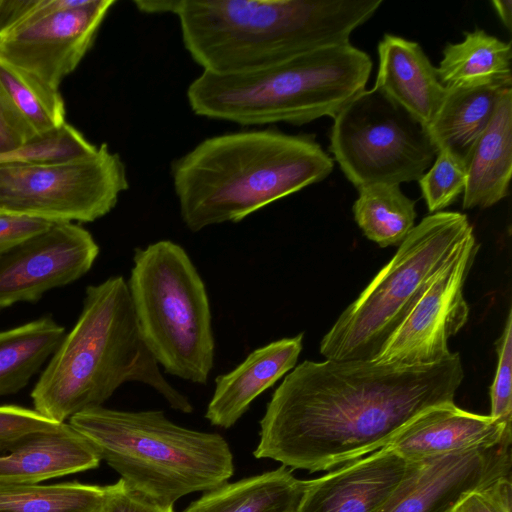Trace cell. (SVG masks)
<instances>
[{"instance_id":"10","label":"cell","mask_w":512,"mask_h":512,"mask_svg":"<svg viewBox=\"0 0 512 512\" xmlns=\"http://www.w3.org/2000/svg\"><path fill=\"white\" fill-rule=\"evenodd\" d=\"M128 187L123 160L103 143L68 162L0 165V213L50 223L93 222L108 214Z\"/></svg>"},{"instance_id":"7","label":"cell","mask_w":512,"mask_h":512,"mask_svg":"<svg viewBox=\"0 0 512 512\" xmlns=\"http://www.w3.org/2000/svg\"><path fill=\"white\" fill-rule=\"evenodd\" d=\"M145 345L166 373L206 384L215 340L205 284L183 247L160 240L137 248L127 281Z\"/></svg>"},{"instance_id":"2","label":"cell","mask_w":512,"mask_h":512,"mask_svg":"<svg viewBox=\"0 0 512 512\" xmlns=\"http://www.w3.org/2000/svg\"><path fill=\"white\" fill-rule=\"evenodd\" d=\"M382 0H172L182 41L203 71L232 74L260 69L294 55L350 42Z\"/></svg>"},{"instance_id":"3","label":"cell","mask_w":512,"mask_h":512,"mask_svg":"<svg viewBox=\"0 0 512 512\" xmlns=\"http://www.w3.org/2000/svg\"><path fill=\"white\" fill-rule=\"evenodd\" d=\"M333 159L309 135L246 130L206 138L175 160L181 219L192 232L237 223L325 179Z\"/></svg>"},{"instance_id":"28","label":"cell","mask_w":512,"mask_h":512,"mask_svg":"<svg viewBox=\"0 0 512 512\" xmlns=\"http://www.w3.org/2000/svg\"><path fill=\"white\" fill-rule=\"evenodd\" d=\"M418 181L429 212H440L464 192L465 161L447 149H440L428 171Z\"/></svg>"},{"instance_id":"33","label":"cell","mask_w":512,"mask_h":512,"mask_svg":"<svg viewBox=\"0 0 512 512\" xmlns=\"http://www.w3.org/2000/svg\"><path fill=\"white\" fill-rule=\"evenodd\" d=\"M61 423L54 422L34 409L17 405L0 406V443L22 434L54 428Z\"/></svg>"},{"instance_id":"27","label":"cell","mask_w":512,"mask_h":512,"mask_svg":"<svg viewBox=\"0 0 512 512\" xmlns=\"http://www.w3.org/2000/svg\"><path fill=\"white\" fill-rule=\"evenodd\" d=\"M105 486L77 481L50 485L0 483V512H94Z\"/></svg>"},{"instance_id":"29","label":"cell","mask_w":512,"mask_h":512,"mask_svg":"<svg viewBox=\"0 0 512 512\" xmlns=\"http://www.w3.org/2000/svg\"><path fill=\"white\" fill-rule=\"evenodd\" d=\"M498 363L490 387L491 412L495 421L512 427V311L509 309L504 329L496 341Z\"/></svg>"},{"instance_id":"32","label":"cell","mask_w":512,"mask_h":512,"mask_svg":"<svg viewBox=\"0 0 512 512\" xmlns=\"http://www.w3.org/2000/svg\"><path fill=\"white\" fill-rule=\"evenodd\" d=\"M105 495L94 512H174L173 506H164L131 489L120 478L105 486Z\"/></svg>"},{"instance_id":"21","label":"cell","mask_w":512,"mask_h":512,"mask_svg":"<svg viewBox=\"0 0 512 512\" xmlns=\"http://www.w3.org/2000/svg\"><path fill=\"white\" fill-rule=\"evenodd\" d=\"M445 88L443 99L426 131L437 151L447 149L465 161L490 123L502 96L512 89V84Z\"/></svg>"},{"instance_id":"19","label":"cell","mask_w":512,"mask_h":512,"mask_svg":"<svg viewBox=\"0 0 512 512\" xmlns=\"http://www.w3.org/2000/svg\"><path fill=\"white\" fill-rule=\"evenodd\" d=\"M379 67L374 88L406 110L425 129L431 123L446 88L422 47L414 41L385 34L378 44Z\"/></svg>"},{"instance_id":"17","label":"cell","mask_w":512,"mask_h":512,"mask_svg":"<svg viewBox=\"0 0 512 512\" xmlns=\"http://www.w3.org/2000/svg\"><path fill=\"white\" fill-rule=\"evenodd\" d=\"M512 434L489 415L459 408L455 402L430 407L407 423L387 445L407 462L499 442Z\"/></svg>"},{"instance_id":"36","label":"cell","mask_w":512,"mask_h":512,"mask_svg":"<svg viewBox=\"0 0 512 512\" xmlns=\"http://www.w3.org/2000/svg\"><path fill=\"white\" fill-rule=\"evenodd\" d=\"M492 5L498 14L501 22L511 31L512 28V2L511 0H493Z\"/></svg>"},{"instance_id":"24","label":"cell","mask_w":512,"mask_h":512,"mask_svg":"<svg viewBox=\"0 0 512 512\" xmlns=\"http://www.w3.org/2000/svg\"><path fill=\"white\" fill-rule=\"evenodd\" d=\"M64 336V327L50 316L0 331V397L24 388Z\"/></svg>"},{"instance_id":"23","label":"cell","mask_w":512,"mask_h":512,"mask_svg":"<svg viewBox=\"0 0 512 512\" xmlns=\"http://www.w3.org/2000/svg\"><path fill=\"white\" fill-rule=\"evenodd\" d=\"M511 44L483 29L464 33L459 43H448L436 68L444 87L512 84Z\"/></svg>"},{"instance_id":"15","label":"cell","mask_w":512,"mask_h":512,"mask_svg":"<svg viewBox=\"0 0 512 512\" xmlns=\"http://www.w3.org/2000/svg\"><path fill=\"white\" fill-rule=\"evenodd\" d=\"M408 462L389 446L305 481L296 512H378L401 482Z\"/></svg>"},{"instance_id":"26","label":"cell","mask_w":512,"mask_h":512,"mask_svg":"<svg viewBox=\"0 0 512 512\" xmlns=\"http://www.w3.org/2000/svg\"><path fill=\"white\" fill-rule=\"evenodd\" d=\"M352 211L364 235L380 247L400 245L415 226V201L394 184L358 188Z\"/></svg>"},{"instance_id":"16","label":"cell","mask_w":512,"mask_h":512,"mask_svg":"<svg viewBox=\"0 0 512 512\" xmlns=\"http://www.w3.org/2000/svg\"><path fill=\"white\" fill-rule=\"evenodd\" d=\"M100 462L91 443L64 422L0 443V483L39 484L95 469Z\"/></svg>"},{"instance_id":"35","label":"cell","mask_w":512,"mask_h":512,"mask_svg":"<svg viewBox=\"0 0 512 512\" xmlns=\"http://www.w3.org/2000/svg\"><path fill=\"white\" fill-rule=\"evenodd\" d=\"M29 137L0 94V154L18 149Z\"/></svg>"},{"instance_id":"6","label":"cell","mask_w":512,"mask_h":512,"mask_svg":"<svg viewBox=\"0 0 512 512\" xmlns=\"http://www.w3.org/2000/svg\"><path fill=\"white\" fill-rule=\"evenodd\" d=\"M69 424L128 487L164 506L214 489L234 473L233 454L223 436L177 425L161 410L98 406L75 414Z\"/></svg>"},{"instance_id":"5","label":"cell","mask_w":512,"mask_h":512,"mask_svg":"<svg viewBox=\"0 0 512 512\" xmlns=\"http://www.w3.org/2000/svg\"><path fill=\"white\" fill-rule=\"evenodd\" d=\"M371 71L370 56L349 42L245 72L202 71L188 86L187 100L196 115L209 119L243 126L302 125L333 118L365 89Z\"/></svg>"},{"instance_id":"12","label":"cell","mask_w":512,"mask_h":512,"mask_svg":"<svg viewBox=\"0 0 512 512\" xmlns=\"http://www.w3.org/2000/svg\"><path fill=\"white\" fill-rule=\"evenodd\" d=\"M511 472L512 434L494 444L408 462L378 512H453L467 495Z\"/></svg>"},{"instance_id":"9","label":"cell","mask_w":512,"mask_h":512,"mask_svg":"<svg viewBox=\"0 0 512 512\" xmlns=\"http://www.w3.org/2000/svg\"><path fill=\"white\" fill-rule=\"evenodd\" d=\"M329 150L357 188L419 180L437 154L425 127L374 87L333 117Z\"/></svg>"},{"instance_id":"4","label":"cell","mask_w":512,"mask_h":512,"mask_svg":"<svg viewBox=\"0 0 512 512\" xmlns=\"http://www.w3.org/2000/svg\"><path fill=\"white\" fill-rule=\"evenodd\" d=\"M126 382L157 391L171 408L191 413L189 399L162 375L140 334L127 281L120 275L86 288L81 313L35 384L34 410L64 423L102 406Z\"/></svg>"},{"instance_id":"34","label":"cell","mask_w":512,"mask_h":512,"mask_svg":"<svg viewBox=\"0 0 512 512\" xmlns=\"http://www.w3.org/2000/svg\"><path fill=\"white\" fill-rule=\"evenodd\" d=\"M50 225V222L35 218L0 213V255Z\"/></svg>"},{"instance_id":"25","label":"cell","mask_w":512,"mask_h":512,"mask_svg":"<svg viewBox=\"0 0 512 512\" xmlns=\"http://www.w3.org/2000/svg\"><path fill=\"white\" fill-rule=\"evenodd\" d=\"M0 94L25 129L29 140L66 123L65 103L59 90L2 60Z\"/></svg>"},{"instance_id":"31","label":"cell","mask_w":512,"mask_h":512,"mask_svg":"<svg viewBox=\"0 0 512 512\" xmlns=\"http://www.w3.org/2000/svg\"><path fill=\"white\" fill-rule=\"evenodd\" d=\"M512 478L501 477L467 495L453 512H512Z\"/></svg>"},{"instance_id":"1","label":"cell","mask_w":512,"mask_h":512,"mask_svg":"<svg viewBox=\"0 0 512 512\" xmlns=\"http://www.w3.org/2000/svg\"><path fill=\"white\" fill-rule=\"evenodd\" d=\"M463 379L455 352L430 365L306 360L274 391L253 455L311 472L346 464L387 446L426 409L454 402Z\"/></svg>"},{"instance_id":"8","label":"cell","mask_w":512,"mask_h":512,"mask_svg":"<svg viewBox=\"0 0 512 512\" xmlns=\"http://www.w3.org/2000/svg\"><path fill=\"white\" fill-rule=\"evenodd\" d=\"M473 227L465 214L423 218L392 259L323 336L320 353L334 361H372Z\"/></svg>"},{"instance_id":"20","label":"cell","mask_w":512,"mask_h":512,"mask_svg":"<svg viewBox=\"0 0 512 512\" xmlns=\"http://www.w3.org/2000/svg\"><path fill=\"white\" fill-rule=\"evenodd\" d=\"M465 164L464 209L488 208L508 195L512 174V89L502 96Z\"/></svg>"},{"instance_id":"18","label":"cell","mask_w":512,"mask_h":512,"mask_svg":"<svg viewBox=\"0 0 512 512\" xmlns=\"http://www.w3.org/2000/svg\"><path fill=\"white\" fill-rule=\"evenodd\" d=\"M303 336L300 333L259 347L233 370L219 375L205 418L224 429L236 424L260 394L296 366Z\"/></svg>"},{"instance_id":"30","label":"cell","mask_w":512,"mask_h":512,"mask_svg":"<svg viewBox=\"0 0 512 512\" xmlns=\"http://www.w3.org/2000/svg\"><path fill=\"white\" fill-rule=\"evenodd\" d=\"M82 0H0V37L49 13L78 6Z\"/></svg>"},{"instance_id":"14","label":"cell","mask_w":512,"mask_h":512,"mask_svg":"<svg viewBox=\"0 0 512 512\" xmlns=\"http://www.w3.org/2000/svg\"><path fill=\"white\" fill-rule=\"evenodd\" d=\"M113 0H83L0 37V60L59 90L92 47Z\"/></svg>"},{"instance_id":"13","label":"cell","mask_w":512,"mask_h":512,"mask_svg":"<svg viewBox=\"0 0 512 512\" xmlns=\"http://www.w3.org/2000/svg\"><path fill=\"white\" fill-rule=\"evenodd\" d=\"M99 246L73 222H57L0 255V310L36 302L49 290L68 285L93 266Z\"/></svg>"},{"instance_id":"11","label":"cell","mask_w":512,"mask_h":512,"mask_svg":"<svg viewBox=\"0 0 512 512\" xmlns=\"http://www.w3.org/2000/svg\"><path fill=\"white\" fill-rule=\"evenodd\" d=\"M479 247L474 232L470 233L433 276L373 361L430 365L453 353L448 340L468 321L469 306L463 289Z\"/></svg>"},{"instance_id":"22","label":"cell","mask_w":512,"mask_h":512,"mask_svg":"<svg viewBox=\"0 0 512 512\" xmlns=\"http://www.w3.org/2000/svg\"><path fill=\"white\" fill-rule=\"evenodd\" d=\"M304 487V480L281 465L206 491L183 512H296Z\"/></svg>"}]
</instances>
